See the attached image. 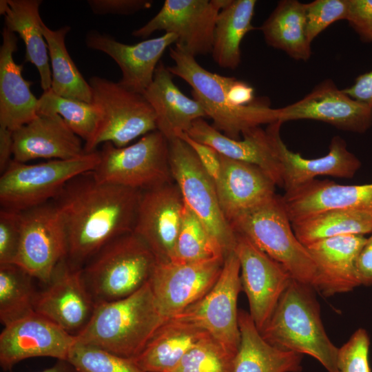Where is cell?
Here are the masks:
<instances>
[{
    "instance_id": "6da1fadb",
    "label": "cell",
    "mask_w": 372,
    "mask_h": 372,
    "mask_svg": "<svg viewBox=\"0 0 372 372\" xmlns=\"http://www.w3.org/2000/svg\"><path fill=\"white\" fill-rule=\"evenodd\" d=\"M142 191L96 181H70L53 199L67 239V260L81 268L105 245L134 230Z\"/></svg>"
},
{
    "instance_id": "7a4b0ae2",
    "label": "cell",
    "mask_w": 372,
    "mask_h": 372,
    "mask_svg": "<svg viewBox=\"0 0 372 372\" xmlns=\"http://www.w3.org/2000/svg\"><path fill=\"white\" fill-rule=\"evenodd\" d=\"M165 320L147 282L127 297L96 304L76 342L134 359Z\"/></svg>"
},
{
    "instance_id": "3957f363",
    "label": "cell",
    "mask_w": 372,
    "mask_h": 372,
    "mask_svg": "<svg viewBox=\"0 0 372 372\" xmlns=\"http://www.w3.org/2000/svg\"><path fill=\"white\" fill-rule=\"evenodd\" d=\"M313 289L293 278L260 333L273 346L309 355L328 372H338V348L325 332Z\"/></svg>"
},
{
    "instance_id": "277c9868",
    "label": "cell",
    "mask_w": 372,
    "mask_h": 372,
    "mask_svg": "<svg viewBox=\"0 0 372 372\" xmlns=\"http://www.w3.org/2000/svg\"><path fill=\"white\" fill-rule=\"evenodd\" d=\"M169 55L174 65L168 70L189 85L193 99L211 118L212 126L226 136L239 140L247 130L278 121L277 108L271 107L267 99L257 98L240 108L231 106L227 90L232 77L207 70L194 56L176 47L169 49Z\"/></svg>"
},
{
    "instance_id": "5b68a950",
    "label": "cell",
    "mask_w": 372,
    "mask_h": 372,
    "mask_svg": "<svg viewBox=\"0 0 372 372\" xmlns=\"http://www.w3.org/2000/svg\"><path fill=\"white\" fill-rule=\"evenodd\" d=\"M229 223L236 234L283 265L294 280L317 289L316 265L296 236L280 196L242 212Z\"/></svg>"
},
{
    "instance_id": "8992f818",
    "label": "cell",
    "mask_w": 372,
    "mask_h": 372,
    "mask_svg": "<svg viewBox=\"0 0 372 372\" xmlns=\"http://www.w3.org/2000/svg\"><path fill=\"white\" fill-rule=\"evenodd\" d=\"M158 261L134 232L112 240L82 267L83 281L96 304L127 297L149 282Z\"/></svg>"
},
{
    "instance_id": "52a82bcc",
    "label": "cell",
    "mask_w": 372,
    "mask_h": 372,
    "mask_svg": "<svg viewBox=\"0 0 372 372\" xmlns=\"http://www.w3.org/2000/svg\"><path fill=\"white\" fill-rule=\"evenodd\" d=\"M99 151L72 159L28 164L12 160L0 177L1 208L22 211L55 198L74 178L92 172Z\"/></svg>"
},
{
    "instance_id": "ba28073f",
    "label": "cell",
    "mask_w": 372,
    "mask_h": 372,
    "mask_svg": "<svg viewBox=\"0 0 372 372\" xmlns=\"http://www.w3.org/2000/svg\"><path fill=\"white\" fill-rule=\"evenodd\" d=\"M100 160L91 172L102 183L140 191L173 183L169 162V141L157 130L135 143L117 147L107 142L99 151Z\"/></svg>"
},
{
    "instance_id": "9c48e42d",
    "label": "cell",
    "mask_w": 372,
    "mask_h": 372,
    "mask_svg": "<svg viewBox=\"0 0 372 372\" xmlns=\"http://www.w3.org/2000/svg\"><path fill=\"white\" fill-rule=\"evenodd\" d=\"M88 83L92 102L101 110L103 116L85 152L96 151L100 144L107 142L117 147H125L138 136L157 130L154 109L142 94L100 76L91 77Z\"/></svg>"
},
{
    "instance_id": "30bf717a",
    "label": "cell",
    "mask_w": 372,
    "mask_h": 372,
    "mask_svg": "<svg viewBox=\"0 0 372 372\" xmlns=\"http://www.w3.org/2000/svg\"><path fill=\"white\" fill-rule=\"evenodd\" d=\"M169 162L185 203L218 241L225 257L234 251L236 234L221 210L214 180L192 148L180 138L169 141Z\"/></svg>"
},
{
    "instance_id": "8fae6325",
    "label": "cell",
    "mask_w": 372,
    "mask_h": 372,
    "mask_svg": "<svg viewBox=\"0 0 372 372\" xmlns=\"http://www.w3.org/2000/svg\"><path fill=\"white\" fill-rule=\"evenodd\" d=\"M241 289L240 265L234 251L225 257L222 271L213 287L174 317L205 330L236 356L240 341L237 300Z\"/></svg>"
},
{
    "instance_id": "7c38bea8",
    "label": "cell",
    "mask_w": 372,
    "mask_h": 372,
    "mask_svg": "<svg viewBox=\"0 0 372 372\" xmlns=\"http://www.w3.org/2000/svg\"><path fill=\"white\" fill-rule=\"evenodd\" d=\"M230 0H165L159 12L132 34L145 39L156 31L173 33L175 47L196 57L211 54L216 21Z\"/></svg>"
},
{
    "instance_id": "4fadbf2b",
    "label": "cell",
    "mask_w": 372,
    "mask_h": 372,
    "mask_svg": "<svg viewBox=\"0 0 372 372\" xmlns=\"http://www.w3.org/2000/svg\"><path fill=\"white\" fill-rule=\"evenodd\" d=\"M21 242L14 264L47 284L55 267L67 257L66 235L54 202L19 211Z\"/></svg>"
},
{
    "instance_id": "5bb4252c",
    "label": "cell",
    "mask_w": 372,
    "mask_h": 372,
    "mask_svg": "<svg viewBox=\"0 0 372 372\" xmlns=\"http://www.w3.org/2000/svg\"><path fill=\"white\" fill-rule=\"evenodd\" d=\"M45 285L37 292L34 311L77 336L88 324L96 304L83 281L81 268L72 266L65 258Z\"/></svg>"
},
{
    "instance_id": "9a60e30c",
    "label": "cell",
    "mask_w": 372,
    "mask_h": 372,
    "mask_svg": "<svg viewBox=\"0 0 372 372\" xmlns=\"http://www.w3.org/2000/svg\"><path fill=\"white\" fill-rule=\"evenodd\" d=\"M224 260L157 262L149 283L163 317L173 318L203 298L217 281Z\"/></svg>"
},
{
    "instance_id": "2e32d148",
    "label": "cell",
    "mask_w": 372,
    "mask_h": 372,
    "mask_svg": "<svg viewBox=\"0 0 372 372\" xmlns=\"http://www.w3.org/2000/svg\"><path fill=\"white\" fill-rule=\"evenodd\" d=\"M234 252L240 262L242 289L248 298L249 314L260 331L293 278L283 265L243 236L236 234Z\"/></svg>"
},
{
    "instance_id": "e0dca14e",
    "label": "cell",
    "mask_w": 372,
    "mask_h": 372,
    "mask_svg": "<svg viewBox=\"0 0 372 372\" xmlns=\"http://www.w3.org/2000/svg\"><path fill=\"white\" fill-rule=\"evenodd\" d=\"M76 339L35 311L4 326L0 334V365L5 371L36 357L68 360Z\"/></svg>"
},
{
    "instance_id": "ac0fdd59",
    "label": "cell",
    "mask_w": 372,
    "mask_h": 372,
    "mask_svg": "<svg viewBox=\"0 0 372 372\" xmlns=\"http://www.w3.org/2000/svg\"><path fill=\"white\" fill-rule=\"evenodd\" d=\"M278 121L314 120L344 131L364 133L372 126V107L340 90L331 79L317 85L302 99L277 108Z\"/></svg>"
},
{
    "instance_id": "d6986e66",
    "label": "cell",
    "mask_w": 372,
    "mask_h": 372,
    "mask_svg": "<svg viewBox=\"0 0 372 372\" xmlns=\"http://www.w3.org/2000/svg\"><path fill=\"white\" fill-rule=\"evenodd\" d=\"M184 207L175 183L142 192L133 232L147 245L158 262L170 261Z\"/></svg>"
},
{
    "instance_id": "ffe728a7",
    "label": "cell",
    "mask_w": 372,
    "mask_h": 372,
    "mask_svg": "<svg viewBox=\"0 0 372 372\" xmlns=\"http://www.w3.org/2000/svg\"><path fill=\"white\" fill-rule=\"evenodd\" d=\"M282 123L268 125L266 132L282 167L285 192L292 191L319 176L350 178L361 167V162L347 148L345 141L339 136L332 138L327 154L317 158H305L291 151L280 136Z\"/></svg>"
},
{
    "instance_id": "44dd1931",
    "label": "cell",
    "mask_w": 372,
    "mask_h": 372,
    "mask_svg": "<svg viewBox=\"0 0 372 372\" xmlns=\"http://www.w3.org/2000/svg\"><path fill=\"white\" fill-rule=\"evenodd\" d=\"M177 39L174 34L165 33L157 38L127 45L110 35L90 30L85 36V44L88 48L105 53L116 63L122 73L118 82L121 86L143 94L153 81L161 57Z\"/></svg>"
},
{
    "instance_id": "7402d4cb",
    "label": "cell",
    "mask_w": 372,
    "mask_h": 372,
    "mask_svg": "<svg viewBox=\"0 0 372 372\" xmlns=\"http://www.w3.org/2000/svg\"><path fill=\"white\" fill-rule=\"evenodd\" d=\"M13 160L72 159L85 154L82 139L58 114H38L12 133Z\"/></svg>"
},
{
    "instance_id": "603a6c76",
    "label": "cell",
    "mask_w": 372,
    "mask_h": 372,
    "mask_svg": "<svg viewBox=\"0 0 372 372\" xmlns=\"http://www.w3.org/2000/svg\"><path fill=\"white\" fill-rule=\"evenodd\" d=\"M220 163L215 185L221 210L228 223L276 195V185L259 167L222 155Z\"/></svg>"
},
{
    "instance_id": "cb8c5ba5",
    "label": "cell",
    "mask_w": 372,
    "mask_h": 372,
    "mask_svg": "<svg viewBox=\"0 0 372 372\" xmlns=\"http://www.w3.org/2000/svg\"><path fill=\"white\" fill-rule=\"evenodd\" d=\"M187 134L223 156L259 167L276 186L283 187L280 163L266 130L260 127L246 130L242 134V139L235 140L226 136L201 118L193 123Z\"/></svg>"
},
{
    "instance_id": "d4e9b609",
    "label": "cell",
    "mask_w": 372,
    "mask_h": 372,
    "mask_svg": "<svg viewBox=\"0 0 372 372\" xmlns=\"http://www.w3.org/2000/svg\"><path fill=\"white\" fill-rule=\"evenodd\" d=\"M366 238L343 235L305 246L318 271L317 290L325 296L352 291L360 285L356 262Z\"/></svg>"
},
{
    "instance_id": "484cf974",
    "label": "cell",
    "mask_w": 372,
    "mask_h": 372,
    "mask_svg": "<svg viewBox=\"0 0 372 372\" xmlns=\"http://www.w3.org/2000/svg\"><path fill=\"white\" fill-rule=\"evenodd\" d=\"M281 198L291 222L333 209L372 211V183L348 185L314 179Z\"/></svg>"
},
{
    "instance_id": "4316f807",
    "label": "cell",
    "mask_w": 372,
    "mask_h": 372,
    "mask_svg": "<svg viewBox=\"0 0 372 372\" xmlns=\"http://www.w3.org/2000/svg\"><path fill=\"white\" fill-rule=\"evenodd\" d=\"M15 33L4 27L0 47V127L12 132L37 116V99L31 81L23 79V64H17L14 53L17 50Z\"/></svg>"
},
{
    "instance_id": "83f0119b",
    "label": "cell",
    "mask_w": 372,
    "mask_h": 372,
    "mask_svg": "<svg viewBox=\"0 0 372 372\" xmlns=\"http://www.w3.org/2000/svg\"><path fill=\"white\" fill-rule=\"evenodd\" d=\"M172 77L160 61L152 83L143 94L155 112L157 130L168 141L187 133L196 120L207 116L201 105L185 95Z\"/></svg>"
},
{
    "instance_id": "f1b7e54d",
    "label": "cell",
    "mask_w": 372,
    "mask_h": 372,
    "mask_svg": "<svg viewBox=\"0 0 372 372\" xmlns=\"http://www.w3.org/2000/svg\"><path fill=\"white\" fill-rule=\"evenodd\" d=\"M209 335L200 327L173 317L159 327L132 360L143 372H170L196 343Z\"/></svg>"
},
{
    "instance_id": "f546056e",
    "label": "cell",
    "mask_w": 372,
    "mask_h": 372,
    "mask_svg": "<svg viewBox=\"0 0 372 372\" xmlns=\"http://www.w3.org/2000/svg\"><path fill=\"white\" fill-rule=\"evenodd\" d=\"M240 341L233 372H300L302 355L267 342L249 313L238 311Z\"/></svg>"
},
{
    "instance_id": "4dcf8cb0",
    "label": "cell",
    "mask_w": 372,
    "mask_h": 372,
    "mask_svg": "<svg viewBox=\"0 0 372 372\" xmlns=\"http://www.w3.org/2000/svg\"><path fill=\"white\" fill-rule=\"evenodd\" d=\"M41 0H1L0 14L5 18V27L17 33L25 46L24 62L38 70L43 91L51 88L52 73L49 53L43 37L39 14Z\"/></svg>"
},
{
    "instance_id": "1f68e13d",
    "label": "cell",
    "mask_w": 372,
    "mask_h": 372,
    "mask_svg": "<svg viewBox=\"0 0 372 372\" xmlns=\"http://www.w3.org/2000/svg\"><path fill=\"white\" fill-rule=\"evenodd\" d=\"M259 29L269 46L282 50L295 60L309 59L311 48L307 34L305 3L280 1Z\"/></svg>"
},
{
    "instance_id": "d6a6232c",
    "label": "cell",
    "mask_w": 372,
    "mask_h": 372,
    "mask_svg": "<svg viewBox=\"0 0 372 372\" xmlns=\"http://www.w3.org/2000/svg\"><path fill=\"white\" fill-rule=\"evenodd\" d=\"M256 0H230L216 21L211 56L220 67L236 70L241 62L240 44L256 28L252 25Z\"/></svg>"
},
{
    "instance_id": "836d02e7",
    "label": "cell",
    "mask_w": 372,
    "mask_h": 372,
    "mask_svg": "<svg viewBox=\"0 0 372 372\" xmlns=\"http://www.w3.org/2000/svg\"><path fill=\"white\" fill-rule=\"evenodd\" d=\"M291 223L293 232L304 246L343 235L372 232V211L333 209L313 214Z\"/></svg>"
},
{
    "instance_id": "e575fe53",
    "label": "cell",
    "mask_w": 372,
    "mask_h": 372,
    "mask_svg": "<svg viewBox=\"0 0 372 372\" xmlns=\"http://www.w3.org/2000/svg\"><path fill=\"white\" fill-rule=\"evenodd\" d=\"M41 28L46 41L51 63V90L56 94L86 103L92 102V91L72 61L65 45V37L70 27L49 28L42 21Z\"/></svg>"
},
{
    "instance_id": "d590c367",
    "label": "cell",
    "mask_w": 372,
    "mask_h": 372,
    "mask_svg": "<svg viewBox=\"0 0 372 372\" xmlns=\"http://www.w3.org/2000/svg\"><path fill=\"white\" fill-rule=\"evenodd\" d=\"M58 114L85 141V149L94 138L102 121L101 110L92 102L65 98L51 89L38 99L37 114Z\"/></svg>"
},
{
    "instance_id": "8d00e7d4",
    "label": "cell",
    "mask_w": 372,
    "mask_h": 372,
    "mask_svg": "<svg viewBox=\"0 0 372 372\" xmlns=\"http://www.w3.org/2000/svg\"><path fill=\"white\" fill-rule=\"evenodd\" d=\"M32 278L16 264L0 265V320L4 326L34 312Z\"/></svg>"
},
{
    "instance_id": "74e56055",
    "label": "cell",
    "mask_w": 372,
    "mask_h": 372,
    "mask_svg": "<svg viewBox=\"0 0 372 372\" xmlns=\"http://www.w3.org/2000/svg\"><path fill=\"white\" fill-rule=\"evenodd\" d=\"M224 257L218 241L185 203L180 231L169 262L191 263Z\"/></svg>"
},
{
    "instance_id": "f35d334b",
    "label": "cell",
    "mask_w": 372,
    "mask_h": 372,
    "mask_svg": "<svg viewBox=\"0 0 372 372\" xmlns=\"http://www.w3.org/2000/svg\"><path fill=\"white\" fill-rule=\"evenodd\" d=\"M234 358L209 335L196 343L170 372H233Z\"/></svg>"
},
{
    "instance_id": "ab89813d",
    "label": "cell",
    "mask_w": 372,
    "mask_h": 372,
    "mask_svg": "<svg viewBox=\"0 0 372 372\" xmlns=\"http://www.w3.org/2000/svg\"><path fill=\"white\" fill-rule=\"evenodd\" d=\"M67 360L78 372H143L132 359L76 342Z\"/></svg>"
},
{
    "instance_id": "60d3db41",
    "label": "cell",
    "mask_w": 372,
    "mask_h": 372,
    "mask_svg": "<svg viewBox=\"0 0 372 372\" xmlns=\"http://www.w3.org/2000/svg\"><path fill=\"white\" fill-rule=\"evenodd\" d=\"M349 0H315L305 3L307 34L311 42L335 21L347 20Z\"/></svg>"
},
{
    "instance_id": "b9f144b4",
    "label": "cell",
    "mask_w": 372,
    "mask_h": 372,
    "mask_svg": "<svg viewBox=\"0 0 372 372\" xmlns=\"http://www.w3.org/2000/svg\"><path fill=\"white\" fill-rule=\"evenodd\" d=\"M369 346L367 331L361 328L356 330L349 340L338 348V372H371Z\"/></svg>"
},
{
    "instance_id": "7bdbcfd3",
    "label": "cell",
    "mask_w": 372,
    "mask_h": 372,
    "mask_svg": "<svg viewBox=\"0 0 372 372\" xmlns=\"http://www.w3.org/2000/svg\"><path fill=\"white\" fill-rule=\"evenodd\" d=\"M21 242L19 211L1 208L0 265L14 264Z\"/></svg>"
},
{
    "instance_id": "ee69618b",
    "label": "cell",
    "mask_w": 372,
    "mask_h": 372,
    "mask_svg": "<svg viewBox=\"0 0 372 372\" xmlns=\"http://www.w3.org/2000/svg\"><path fill=\"white\" fill-rule=\"evenodd\" d=\"M347 21L363 41L372 43V0H349Z\"/></svg>"
},
{
    "instance_id": "f6af8a7d",
    "label": "cell",
    "mask_w": 372,
    "mask_h": 372,
    "mask_svg": "<svg viewBox=\"0 0 372 372\" xmlns=\"http://www.w3.org/2000/svg\"><path fill=\"white\" fill-rule=\"evenodd\" d=\"M93 13L98 15H129L149 8L152 1L148 0H88Z\"/></svg>"
},
{
    "instance_id": "bcb514c9",
    "label": "cell",
    "mask_w": 372,
    "mask_h": 372,
    "mask_svg": "<svg viewBox=\"0 0 372 372\" xmlns=\"http://www.w3.org/2000/svg\"><path fill=\"white\" fill-rule=\"evenodd\" d=\"M177 138L186 142L192 148L202 166L215 183L220 172V154L211 147L195 141L187 133H182Z\"/></svg>"
},
{
    "instance_id": "7dc6e473",
    "label": "cell",
    "mask_w": 372,
    "mask_h": 372,
    "mask_svg": "<svg viewBox=\"0 0 372 372\" xmlns=\"http://www.w3.org/2000/svg\"><path fill=\"white\" fill-rule=\"evenodd\" d=\"M227 96L231 105L236 108L247 106L256 99L252 86L234 77L227 87Z\"/></svg>"
},
{
    "instance_id": "c3c4849f",
    "label": "cell",
    "mask_w": 372,
    "mask_h": 372,
    "mask_svg": "<svg viewBox=\"0 0 372 372\" xmlns=\"http://www.w3.org/2000/svg\"><path fill=\"white\" fill-rule=\"evenodd\" d=\"M343 91L352 99L372 107V70L359 75Z\"/></svg>"
},
{
    "instance_id": "681fc988",
    "label": "cell",
    "mask_w": 372,
    "mask_h": 372,
    "mask_svg": "<svg viewBox=\"0 0 372 372\" xmlns=\"http://www.w3.org/2000/svg\"><path fill=\"white\" fill-rule=\"evenodd\" d=\"M356 272L360 285H372V232L358 257Z\"/></svg>"
},
{
    "instance_id": "f907efd6",
    "label": "cell",
    "mask_w": 372,
    "mask_h": 372,
    "mask_svg": "<svg viewBox=\"0 0 372 372\" xmlns=\"http://www.w3.org/2000/svg\"><path fill=\"white\" fill-rule=\"evenodd\" d=\"M13 132L3 127H0V172L7 168L13 158Z\"/></svg>"
},
{
    "instance_id": "816d5d0a",
    "label": "cell",
    "mask_w": 372,
    "mask_h": 372,
    "mask_svg": "<svg viewBox=\"0 0 372 372\" xmlns=\"http://www.w3.org/2000/svg\"><path fill=\"white\" fill-rule=\"evenodd\" d=\"M39 372H78L68 360H57L52 366Z\"/></svg>"
}]
</instances>
